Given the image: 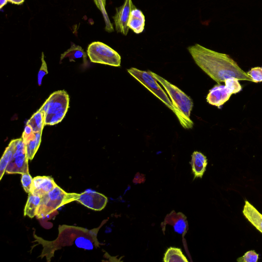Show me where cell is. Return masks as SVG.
Listing matches in <instances>:
<instances>
[{
  "label": "cell",
  "instance_id": "1",
  "mask_svg": "<svg viewBox=\"0 0 262 262\" xmlns=\"http://www.w3.org/2000/svg\"><path fill=\"white\" fill-rule=\"evenodd\" d=\"M188 51L196 64L218 84L233 77L253 82L229 56L207 49L199 44L190 46Z\"/></svg>",
  "mask_w": 262,
  "mask_h": 262
},
{
  "label": "cell",
  "instance_id": "2",
  "mask_svg": "<svg viewBox=\"0 0 262 262\" xmlns=\"http://www.w3.org/2000/svg\"><path fill=\"white\" fill-rule=\"evenodd\" d=\"M106 222V220L104 221L99 227L90 230L79 227L59 225L57 238L63 239L56 238L53 241H47L34 233L35 242L43 247L41 257L46 256L47 261H50L55 251L66 246L74 245L85 250H93L99 247L100 243L97 239V233Z\"/></svg>",
  "mask_w": 262,
  "mask_h": 262
},
{
  "label": "cell",
  "instance_id": "3",
  "mask_svg": "<svg viewBox=\"0 0 262 262\" xmlns=\"http://www.w3.org/2000/svg\"><path fill=\"white\" fill-rule=\"evenodd\" d=\"M148 72L166 90L172 102L173 113L181 125L185 129L191 128L193 125L190 117L193 105L192 99L178 87L160 76L152 72Z\"/></svg>",
  "mask_w": 262,
  "mask_h": 262
},
{
  "label": "cell",
  "instance_id": "4",
  "mask_svg": "<svg viewBox=\"0 0 262 262\" xmlns=\"http://www.w3.org/2000/svg\"><path fill=\"white\" fill-rule=\"evenodd\" d=\"M69 108V96L64 90L50 95L39 108L45 113V125H54L61 122Z\"/></svg>",
  "mask_w": 262,
  "mask_h": 262
},
{
  "label": "cell",
  "instance_id": "5",
  "mask_svg": "<svg viewBox=\"0 0 262 262\" xmlns=\"http://www.w3.org/2000/svg\"><path fill=\"white\" fill-rule=\"evenodd\" d=\"M80 193L66 192L57 185L51 191L41 197L36 215V218L41 219L46 217L64 205L76 201Z\"/></svg>",
  "mask_w": 262,
  "mask_h": 262
},
{
  "label": "cell",
  "instance_id": "6",
  "mask_svg": "<svg viewBox=\"0 0 262 262\" xmlns=\"http://www.w3.org/2000/svg\"><path fill=\"white\" fill-rule=\"evenodd\" d=\"M87 55L92 62L119 67L121 56L114 49L100 41L90 43L87 49Z\"/></svg>",
  "mask_w": 262,
  "mask_h": 262
},
{
  "label": "cell",
  "instance_id": "7",
  "mask_svg": "<svg viewBox=\"0 0 262 262\" xmlns=\"http://www.w3.org/2000/svg\"><path fill=\"white\" fill-rule=\"evenodd\" d=\"M127 71L173 112L174 110L171 100L158 83L156 79L149 72L141 71L135 68L128 69Z\"/></svg>",
  "mask_w": 262,
  "mask_h": 262
},
{
  "label": "cell",
  "instance_id": "8",
  "mask_svg": "<svg viewBox=\"0 0 262 262\" xmlns=\"http://www.w3.org/2000/svg\"><path fill=\"white\" fill-rule=\"evenodd\" d=\"M15 150L6 172L8 174H22L29 171V159L22 138L14 139Z\"/></svg>",
  "mask_w": 262,
  "mask_h": 262
},
{
  "label": "cell",
  "instance_id": "9",
  "mask_svg": "<svg viewBox=\"0 0 262 262\" xmlns=\"http://www.w3.org/2000/svg\"><path fill=\"white\" fill-rule=\"evenodd\" d=\"M135 8L132 0H125L122 5L116 9V12L113 18L115 29L118 33L124 35L127 34L129 30L128 21L130 12Z\"/></svg>",
  "mask_w": 262,
  "mask_h": 262
},
{
  "label": "cell",
  "instance_id": "10",
  "mask_svg": "<svg viewBox=\"0 0 262 262\" xmlns=\"http://www.w3.org/2000/svg\"><path fill=\"white\" fill-rule=\"evenodd\" d=\"M107 198L104 194L96 191H84L80 193L76 200L87 208L96 211L104 208L107 203Z\"/></svg>",
  "mask_w": 262,
  "mask_h": 262
},
{
  "label": "cell",
  "instance_id": "11",
  "mask_svg": "<svg viewBox=\"0 0 262 262\" xmlns=\"http://www.w3.org/2000/svg\"><path fill=\"white\" fill-rule=\"evenodd\" d=\"M57 185L50 176H36L33 178L31 192L34 195L42 197L51 191Z\"/></svg>",
  "mask_w": 262,
  "mask_h": 262
},
{
  "label": "cell",
  "instance_id": "12",
  "mask_svg": "<svg viewBox=\"0 0 262 262\" xmlns=\"http://www.w3.org/2000/svg\"><path fill=\"white\" fill-rule=\"evenodd\" d=\"M231 96L225 85L218 84L209 91L206 99L209 104L220 107L229 99Z\"/></svg>",
  "mask_w": 262,
  "mask_h": 262
},
{
  "label": "cell",
  "instance_id": "13",
  "mask_svg": "<svg viewBox=\"0 0 262 262\" xmlns=\"http://www.w3.org/2000/svg\"><path fill=\"white\" fill-rule=\"evenodd\" d=\"M42 132L32 133L26 135L23 133L22 138L25 144L26 152L29 160H32L40 146Z\"/></svg>",
  "mask_w": 262,
  "mask_h": 262
},
{
  "label": "cell",
  "instance_id": "14",
  "mask_svg": "<svg viewBox=\"0 0 262 262\" xmlns=\"http://www.w3.org/2000/svg\"><path fill=\"white\" fill-rule=\"evenodd\" d=\"M164 223L172 225L174 231L179 234H182L187 231L188 224L186 217L181 212L176 213L172 211L165 217Z\"/></svg>",
  "mask_w": 262,
  "mask_h": 262
},
{
  "label": "cell",
  "instance_id": "15",
  "mask_svg": "<svg viewBox=\"0 0 262 262\" xmlns=\"http://www.w3.org/2000/svg\"><path fill=\"white\" fill-rule=\"evenodd\" d=\"M243 213L248 221L262 233V214L247 200L245 202Z\"/></svg>",
  "mask_w": 262,
  "mask_h": 262
},
{
  "label": "cell",
  "instance_id": "16",
  "mask_svg": "<svg viewBox=\"0 0 262 262\" xmlns=\"http://www.w3.org/2000/svg\"><path fill=\"white\" fill-rule=\"evenodd\" d=\"M190 164L194 175V179L197 178H202L207 165L206 157L202 153L195 151L192 155Z\"/></svg>",
  "mask_w": 262,
  "mask_h": 262
},
{
  "label": "cell",
  "instance_id": "17",
  "mask_svg": "<svg viewBox=\"0 0 262 262\" xmlns=\"http://www.w3.org/2000/svg\"><path fill=\"white\" fill-rule=\"evenodd\" d=\"M145 16L142 12L135 8L130 14L127 26L136 34L142 33L144 29Z\"/></svg>",
  "mask_w": 262,
  "mask_h": 262
},
{
  "label": "cell",
  "instance_id": "18",
  "mask_svg": "<svg viewBox=\"0 0 262 262\" xmlns=\"http://www.w3.org/2000/svg\"><path fill=\"white\" fill-rule=\"evenodd\" d=\"M87 55L83 49L79 45L72 43L71 47L61 54L60 61L65 58H69L70 61H75L76 59H83V63L86 64Z\"/></svg>",
  "mask_w": 262,
  "mask_h": 262
},
{
  "label": "cell",
  "instance_id": "19",
  "mask_svg": "<svg viewBox=\"0 0 262 262\" xmlns=\"http://www.w3.org/2000/svg\"><path fill=\"white\" fill-rule=\"evenodd\" d=\"M41 198L39 196L34 195L31 192L28 193L27 201L24 208V216H28L31 219L36 216Z\"/></svg>",
  "mask_w": 262,
  "mask_h": 262
},
{
  "label": "cell",
  "instance_id": "20",
  "mask_svg": "<svg viewBox=\"0 0 262 262\" xmlns=\"http://www.w3.org/2000/svg\"><path fill=\"white\" fill-rule=\"evenodd\" d=\"M45 116L44 112L39 109L27 122L26 124L30 125L34 133L42 132L45 124Z\"/></svg>",
  "mask_w": 262,
  "mask_h": 262
},
{
  "label": "cell",
  "instance_id": "21",
  "mask_svg": "<svg viewBox=\"0 0 262 262\" xmlns=\"http://www.w3.org/2000/svg\"><path fill=\"white\" fill-rule=\"evenodd\" d=\"M15 150L14 139L11 141L8 146L6 148L0 160V180H2L6 168L11 160Z\"/></svg>",
  "mask_w": 262,
  "mask_h": 262
},
{
  "label": "cell",
  "instance_id": "22",
  "mask_svg": "<svg viewBox=\"0 0 262 262\" xmlns=\"http://www.w3.org/2000/svg\"><path fill=\"white\" fill-rule=\"evenodd\" d=\"M163 261L165 262L188 261L181 249L176 247H169L167 249L164 253Z\"/></svg>",
  "mask_w": 262,
  "mask_h": 262
},
{
  "label": "cell",
  "instance_id": "23",
  "mask_svg": "<svg viewBox=\"0 0 262 262\" xmlns=\"http://www.w3.org/2000/svg\"><path fill=\"white\" fill-rule=\"evenodd\" d=\"M94 2L98 8L102 12L105 23V30L108 32L114 31L113 26L111 24L105 10L106 0H94Z\"/></svg>",
  "mask_w": 262,
  "mask_h": 262
},
{
  "label": "cell",
  "instance_id": "24",
  "mask_svg": "<svg viewBox=\"0 0 262 262\" xmlns=\"http://www.w3.org/2000/svg\"><path fill=\"white\" fill-rule=\"evenodd\" d=\"M224 82L226 89L231 95L237 93L242 90V86L237 78H229L225 80Z\"/></svg>",
  "mask_w": 262,
  "mask_h": 262
},
{
  "label": "cell",
  "instance_id": "25",
  "mask_svg": "<svg viewBox=\"0 0 262 262\" xmlns=\"http://www.w3.org/2000/svg\"><path fill=\"white\" fill-rule=\"evenodd\" d=\"M21 174V183L24 190L26 192L29 193L31 191L33 185V179L29 171Z\"/></svg>",
  "mask_w": 262,
  "mask_h": 262
},
{
  "label": "cell",
  "instance_id": "26",
  "mask_svg": "<svg viewBox=\"0 0 262 262\" xmlns=\"http://www.w3.org/2000/svg\"><path fill=\"white\" fill-rule=\"evenodd\" d=\"M258 259V254L254 250H250L246 252L244 255L238 258V262H257Z\"/></svg>",
  "mask_w": 262,
  "mask_h": 262
},
{
  "label": "cell",
  "instance_id": "27",
  "mask_svg": "<svg viewBox=\"0 0 262 262\" xmlns=\"http://www.w3.org/2000/svg\"><path fill=\"white\" fill-rule=\"evenodd\" d=\"M41 65L37 74V83L39 86L41 85L42 80L44 76L48 73L47 66L45 60L43 52H42L41 53Z\"/></svg>",
  "mask_w": 262,
  "mask_h": 262
},
{
  "label": "cell",
  "instance_id": "28",
  "mask_svg": "<svg viewBox=\"0 0 262 262\" xmlns=\"http://www.w3.org/2000/svg\"><path fill=\"white\" fill-rule=\"evenodd\" d=\"M247 74L252 79L253 82L262 81V68L259 67L253 68Z\"/></svg>",
  "mask_w": 262,
  "mask_h": 262
},
{
  "label": "cell",
  "instance_id": "29",
  "mask_svg": "<svg viewBox=\"0 0 262 262\" xmlns=\"http://www.w3.org/2000/svg\"><path fill=\"white\" fill-rule=\"evenodd\" d=\"M8 2L12 4L19 5L22 4L25 2V0H8Z\"/></svg>",
  "mask_w": 262,
  "mask_h": 262
},
{
  "label": "cell",
  "instance_id": "30",
  "mask_svg": "<svg viewBox=\"0 0 262 262\" xmlns=\"http://www.w3.org/2000/svg\"><path fill=\"white\" fill-rule=\"evenodd\" d=\"M8 0H0V9H2L7 3Z\"/></svg>",
  "mask_w": 262,
  "mask_h": 262
}]
</instances>
